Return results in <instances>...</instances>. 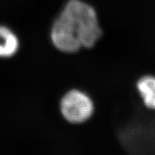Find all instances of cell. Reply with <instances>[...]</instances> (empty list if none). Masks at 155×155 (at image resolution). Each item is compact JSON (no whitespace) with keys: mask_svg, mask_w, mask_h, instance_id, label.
<instances>
[{"mask_svg":"<svg viewBox=\"0 0 155 155\" xmlns=\"http://www.w3.org/2000/svg\"><path fill=\"white\" fill-rule=\"evenodd\" d=\"M102 34L94 7L81 0H69L54 20L50 37L58 51L73 54L94 48Z\"/></svg>","mask_w":155,"mask_h":155,"instance_id":"6da1fadb","label":"cell"},{"mask_svg":"<svg viewBox=\"0 0 155 155\" xmlns=\"http://www.w3.org/2000/svg\"><path fill=\"white\" fill-rule=\"evenodd\" d=\"M119 139L130 153H155V116L132 119L121 129Z\"/></svg>","mask_w":155,"mask_h":155,"instance_id":"7a4b0ae2","label":"cell"},{"mask_svg":"<svg viewBox=\"0 0 155 155\" xmlns=\"http://www.w3.org/2000/svg\"><path fill=\"white\" fill-rule=\"evenodd\" d=\"M60 113L71 124L86 123L94 114L95 105L91 97L79 89L69 90L59 103Z\"/></svg>","mask_w":155,"mask_h":155,"instance_id":"3957f363","label":"cell"},{"mask_svg":"<svg viewBox=\"0 0 155 155\" xmlns=\"http://www.w3.org/2000/svg\"><path fill=\"white\" fill-rule=\"evenodd\" d=\"M19 39L17 34L6 25H0V58L7 59L19 51Z\"/></svg>","mask_w":155,"mask_h":155,"instance_id":"277c9868","label":"cell"},{"mask_svg":"<svg viewBox=\"0 0 155 155\" xmlns=\"http://www.w3.org/2000/svg\"><path fill=\"white\" fill-rule=\"evenodd\" d=\"M136 86L146 108L155 111V76L144 75L139 79Z\"/></svg>","mask_w":155,"mask_h":155,"instance_id":"5b68a950","label":"cell"}]
</instances>
